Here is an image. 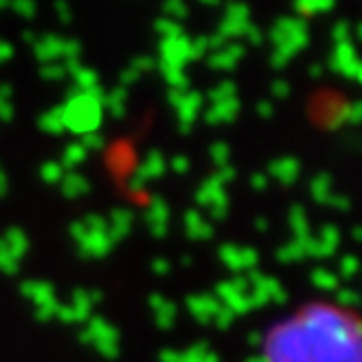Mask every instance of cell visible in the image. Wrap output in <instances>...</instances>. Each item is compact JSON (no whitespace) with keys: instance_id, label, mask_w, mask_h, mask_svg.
<instances>
[{"instance_id":"obj_1","label":"cell","mask_w":362,"mask_h":362,"mask_svg":"<svg viewBox=\"0 0 362 362\" xmlns=\"http://www.w3.org/2000/svg\"><path fill=\"white\" fill-rule=\"evenodd\" d=\"M262 362H362V315L341 303H303L269 327Z\"/></svg>"}]
</instances>
